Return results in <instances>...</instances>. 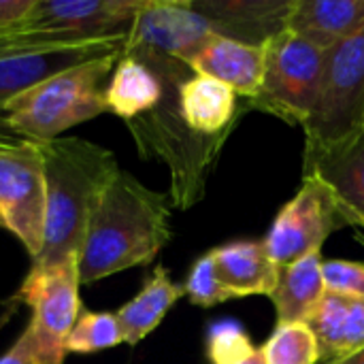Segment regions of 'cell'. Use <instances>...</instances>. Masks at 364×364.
I'll return each instance as SVG.
<instances>
[{"label":"cell","instance_id":"23","mask_svg":"<svg viewBox=\"0 0 364 364\" xmlns=\"http://www.w3.org/2000/svg\"><path fill=\"white\" fill-rule=\"evenodd\" d=\"M124 343V333L115 314L109 311H83L66 337V352L70 354H96Z\"/></svg>","mask_w":364,"mask_h":364},{"label":"cell","instance_id":"13","mask_svg":"<svg viewBox=\"0 0 364 364\" xmlns=\"http://www.w3.org/2000/svg\"><path fill=\"white\" fill-rule=\"evenodd\" d=\"M186 66L194 75L215 79L237 96L252 100L258 96L264 77V47L213 34L196 49Z\"/></svg>","mask_w":364,"mask_h":364},{"label":"cell","instance_id":"26","mask_svg":"<svg viewBox=\"0 0 364 364\" xmlns=\"http://www.w3.org/2000/svg\"><path fill=\"white\" fill-rule=\"evenodd\" d=\"M183 292L190 299V303L196 305V307H215V305L226 303V301L232 299V294L220 282V275H218L215 260H213L211 252L200 256L194 262V267H192V271H190V275H188V279L183 284Z\"/></svg>","mask_w":364,"mask_h":364},{"label":"cell","instance_id":"2","mask_svg":"<svg viewBox=\"0 0 364 364\" xmlns=\"http://www.w3.org/2000/svg\"><path fill=\"white\" fill-rule=\"evenodd\" d=\"M45 171V232L36 267L79 258L92 213L122 171L113 151L85 139L36 141Z\"/></svg>","mask_w":364,"mask_h":364},{"label":"cell","instance_id":"8","mask_svg":"<svg viewBox=\"0 0 364 364\" xmlns=\"http://www.w3.org/2000/svg\"><path fill=\"white\" fill-rule=\"evenodd\" d=\"M343 226L328 190L318 179L303 177L299 192L277 213L262 241L271 260L284 267L311 252H322L324 241Z\"/></svg>","mask_w":364,"mask_h":364},{"label":"cell","instance_id":"16","mask_svg":"<svg viewBox=\"0 0 364 364\" xmlns=\"http://www.w3.org/2000/svg\"><path fill=\"white\" fill-rule=\"evenodd\" d=\"M364 23V0H292L286 30L328 51Z\"/></svg>","mask_w":364,"mask_h":364},{"label":"cell","instance_id":"29","mask_svg":"<svg viewBox=\"0 0 364 364\" xmlns=\"http://www.w3.org/2000/svg\"><path fill=\"white\" fill-rule=\"evenodd\" d=\"M326 364H364V350L348 356V358H341V360H335V363H326Z\"/></svg>","mask_w":364,"mask_h":364},{"label":"cell","instance_id":"12","mask_svg":"<svg viewBox=\"0 0 364 364\" xmlns=\"http://www.w3.org/2000/svg\"><path fill=\"white\" fill-rule=\"evenodd\" d=\"M303 177L318 179L346 226L364 235V132L337 147L305 151Z\"/></svg>","mask_w":364,"mask_h":364},{"label":"cell","instance_id":"5","mask_svg":"<svg viewBox=\"0 0 364 364\" xmlns=\"http://www.w3.org/2000/svg\"><path fill=\"white\" fill-rule=\"evenodd\" d=\"M262 47V85L258 96L247 100V107L303 128L318 98L326 51L288 30H282Z\"/></svg>","mask_w":364,"mask_h":364},{"label":"cell","instance_id":"27","mask_svg":"<svg viewBox=\"0 0 364 364\" xmlns=\"http://www.w3.org/2000/svg\"><path fill=\"white\" fill-rule=\"evenodd\" d=\"M326 290L364 299V264L350 260H324Z\"/></svg>","mask_w":364,"mask_h":364},{"label":"cell","instance_id":"9","mask_svg":"<svg viewBox=\"0 0 364 364\" xmlns=\"http://www.w3.org/2000/svg\"><path fill=\"white\" fill-rule=\"evenodd\" d=\"M145 0H36L19 28L49 32L73 43L126 36Z\"/></svg>","mask_w":364,"mask_h":364},{"label":"cell","instance_id":"24","mask_svg":"<svg viewBox=\"0 0 364 364\" xmlns=\"http://www.w3.org/2000/svg\"><path fill=\"white\" fill-rule=\"evenodd\" d=\"M207 354L213 364H267L262 350L250 341L237 322H222L211 328Z\"/></svg>","mask_w":364,"mask_h":364},{"label":"cell","instance_id":"15","mask_svg":"<svg viewBox=\"0 0 364 364\" xmlns=\"http://www.w3.org/2000/svg\"><path fill=\"white\" fill-rule=\"evenodd\" d=\"M320 348V358L335 363L364 350V299L326 290L307 320Z\"/></svg>","mask_w":364,"mask_h":364},{"label":"cell","instance_id":"21","mask_svg":"<svg viewBox=\"0 0 364 364\" xmlns=\"http://www.w3.org/2000/svg\"><path fill=\"white\" fill-rule=\"evenodd\" d=\"M164 98L162 79L132 55H119L113 77L105 87V100L111 113L132 122L151 113Z\"/></svg>","mask_w":364,"mask_h":364},{"label":"cell","instance_id":"7","mask_svg":"<svg viewBox=\"0 0 364 364\" xmlns=\"http://www.w3.org/2000/svg\"><path fill=\"white\" fill-rule=\"evenodd\" d=\"M213 34H220L215 23L192 2L145 0L126 34L122 55L186 64Z\"/></svg>","mask_w":364,"mask_h":364},{"label":"cell","instance_id":"18","mask_svg":"<svg viewBox=\"0 0 364 364\" xmlns=\"http://www.w3.org/2000/svg\"><path fill=\"white\" fill-rule=\"evenodd\" d=\"M220 282L232 294L243 296H269L277 286L279 267L271 260L264 241H237L211 250Z\"/></svg>","mask_w":364,"mask_h":364},{"label":"cell","instance_id":"14","mask_svg":"<svg viewBox=\"0 0 364 364\" xmlns=\"http://www.w3.org/2000/svg\"><path fill=\"white\" fill-rule=\"evenodd\" d=\"M192 4L215 23L222 36L262 47L269 38L286 30L292 0H205Z\"/></svg>","mask_w":364,"mask_h":364},{"label":"cell","instance_id":"1","mask_svg":"<svg viewBox=\"0 0 364 364\" xmlns=\"http://www.w3.org/2000/svg\"><path fill=\"white\" fill-rule=\"evenodd\" d=\"M171 200L119 171L100 196L79 252V282L149 264L171 241Z\"/></svg>","mask_w":364,"mask_h":364},{"label":"cell","instance_id":"3","mask_svg":"<svg viewBox=\"0 0 364 364\" xmlns=\"http://www.w3.org/2000/svg\"><path fill=\"white\" fill-rule=\"evenodd\" d=\"M119 51L70 66L13 98L4 124L30 141L60 139L73 126L109 111L102 83L115 70Z\"/></svg>","mask_w":364,"mask_h":364},{"label":"cell","instance_id":"19","mask_svg":"<svg viewBox=\"0 0 364 364\" xmlns=\"http://www.w3.org/2000/svg\"><path fill=\"white\" fill-rule=\"evenodd\" d=\"M326 294L322 252H311L305 258L279 267L277 286L271 301L277 311V324L307 322Z\"/></svg>","mask_w":364,"mask_h":364},{"label":"cell","instance_id":"20","mask_svg":"<svg viewBox=\"0 0 364 364\" xmlns=\"http://www.w3.org/2000/svg\"><path fill=\"white\" fill-rule=\"evenodd\" d=\"M183 294V286H177L162 264L156 267L145 279L141 292L115 311L124 333V343L139 346L162 324L164 316Z\"/></svg>","mask_w":364,"mask_h":364},{"label":"cell","instance_id":"28","mask_svg":"<svg viewBox=\"0 0 364 364\" xmlns=\"http://www.w3.org/2000/svg\"><path fill=\"white\" fill-rule=\"evenodd\" d=\"M34 6L36 0H0V34L23 26Z\"/></svg>","mask_w":364,"mask_h":364},{"label":"cell","instance_id":"22","mask_svg":"<svg viewBox=\"0 0 364 364\" xmlns=\"http://www.w3.org/2000/svg\"><path fill=\"white\" fill-rule=\"evenodd\" d=\"M267 364H318L320 348L307 322L277 324L275 333L260 348Z\"/></svg>","mask_w":364,"mask_h":364},{"label":"cell","instance_id":"11","mask_svg":"<svg viewBox=\"0 0 364 364\" xmlns=\"http://www.w3.org/2000/svg\"><path fill=\"white\" fill-rule=\"evenodd\" d=\"M126 36L117 38H98L85 41L75 45H60L47 49H34L13 55H0V115L4 113L6 105L23 94L26 90L38 85L41 81L62 73L70 66L81 62L115 53L124 49Z\"/></svg>","mask_w":364,"mask_h":364},{"label":"cell","instance_id":"25","mask_svg":"<svg viewBox=\"0 0 364 364\" xmlns=\"http://www.w3.org/2000/svg\"><path fill=\"white\" fill-rule=\"evenodd\" d=\"M66 346L51 341L32 324L19 335L6 354L0 356V364H64Z\"/></svg>","mask_w":364,"mask_h":364},{"label":"cell","instance_id":"17","mask_svg":"<svg viewBox=\"0 0 364 364\" xmlns=\"http://www.w3.org/2000/svg\"><path fill=\"white\" fill-rule=\"evenodd\" d=\"M179 113L190 132L205 141L222 143L237 113V94L224 83L192 75L177 92Z\"/></svg>","mask_w":364,"mask_h":364},{"label":"cell","instance_id":"6","mask_svg":"<svg viewBox=\"0 0 364 364\" xmlns=\"http://www.w3.org/2000/svg\"><path fill=\"white\" fill-rule=\"evenodd\" d=\"M0 226L15 235L32 260L45 232V171L36 141L0 139Z\"/></svg>","mask_w":364,"mask_h":364},{"label":"cell","instance_id":"10","mask_svg":"<svg viewBox=\"0 0 364 364\" xmlns=\"http://www.w3.org/2000/svg\"><path fill=\"white\" fill-rule=\"evenodd\" d=\"M79 258L51 267H30L17 301L32 309L30 324L51 341L64 343L81 316L79 301Z\"/></svg>","mask_w":364,"mask_h":364},{"label":"cell","instance_id":"4","mask_svg":"<svg viewBox=\"0 0 364 364\" xmlns=\"http://www.w3.org/2000/svg\"><path fill=\"white\" fill-rule=\"evenodd\" d=\"M303 132L305 151L337 147L364 132V23L326 51L318 98Z\"/></svg>","mask_w":364,"mask_h":364}]
</instances>
